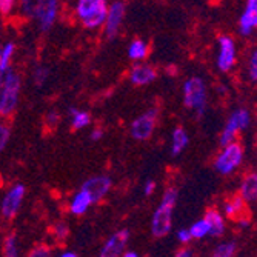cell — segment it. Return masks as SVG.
Wrapping results in <instances>:
<instances>
[{
	"instance_id": "obj_23",
	"label": "cell",
	"mask_w": 257,
	"mask_h": 257,
	"mask_svg": "<svg viewBox=\"0 0 257 257\" xmlns=\"http://www.w3.org/2000/svg\"><path fill=\"white\" fill-rule=\"evenodd\" d=\"M16 53V45L8 42L2 45V51H0V73H5L8 68H11V60Z\"/></svg>"
},
{
	"instance_id": "obj_18",
	"label": "cell",
	"mask_w": 257,
	"mask_h": 257,
	"mask_svg": "<svg viewBox=\"0 0 257 257\" xmlns=\"http://www.w3.org/2000/svg\"><path fill=\"white\" fill-rule=\"evenodd\" d=\"M240 197L245 203H254L257 199V176L254 173L248 174L240 183Z\"/></svg>"
},
{
	"instance_id": "obj_32",
	"label": "cell",
	"mask_w": 257,
	"mask_h": 257,
	"mask_svg": "<svg viewBox=\"0 0 257 257\" xmlns=\"http://www.w3.org/2000/svg\"><path fill=\"white\" fill-rule=\"evenodd\" d=\"M60 122V115L57 111H50L45 117V125L48 128H56Z\"/></svg>"
},
{
	"instance_id": "obj_14",
	"label": "cell",
	"mask_w": 257,
	"mask_h": 257,
	"mask_svg": "<svg viewBox=\"0 0 257 257\" xmlns=\"http://www.w3.org/2000/svg\"><path fill=\"white\" fill-rule=\"evenodd\" d=\"M257 27V0H246L245 10L239 19V33L242 36H251Z\"/></svg>"
},
{
	"instance_id": "obj_19",
	"label": "cell",
	"mask_w": 257,
	"mask_h": 257,
	"mask_svg": "<svg viewBox=\"0 0 257 257\" xmlns=\"http://www.w3.org/2000/svg\"><path fill=\"white\" fill-rule=\"evenodd\" d=\"M245 200L240 196H234L225 202L223 205V213L226 217L237 220L239 217H242V214L245 213Z\"/></svg>"
},
{
	"instance_id": "obj_20",
	"label": "cell",
	"mask_w": 257,
	"mask_h": 257,
	"mask_svg": "<svg viewBox=\"0 0 257 257\" xmlns=\"http://www.w3.org/2000/svg\"><path fill=\"white\" fill-rule=\"evenodd\" d=\"M148 54H150V46L142 39L133 40L128 46V57L133 62H142L148 57Z\"/></svg>"
},
{
	"instance_id": "obj_6",
	"label": "cell",
	"mask_w": 257,
	"mask_h": 257,
	"mask_svg": "<svg viewBox=\"0 0 257 257\" xmlns=\"http://www.w3.org/2000/svg\"><path fill=\"white\" fill-rule=\"evenodd\" d=\"M251 125V112L246 108H239L229 115V119L226 120V125L222 131L220 136V145H226L234 142L236 137L239 136L240 131H245Z\"/></svg>"
},
{
	"instance_id": "obj_9",
	"label": "cell",
	"mask_w": 257,
	"mask_h": 257,
	"mask_svg": "<svg viewBox=\"0 0 257 257\" xmlns=\"http://www.w3.org/2000/svg\"><path fill=\"white\" fill-rule=\"evenodd\" d=\"M157 123V109H148L144 114H140L137 119L131 123V136L136 140H148Z\"/></svg>"
},
{
	"instance_id": "obj_16",
	"label": "cell",
	"mask_w": 257,
	"mask_h": 257,
	"mask_svg": "<svg viewBox=\"0 0 257 257\" xmlns=\"http://www.w3.org/2000/svg\"><path fill=\"white\" fill-rule=\"evenodd\" d=\"M203 219L206 220L208 228H209V234H211L213 237H220V236H223V232H225L226 226H225L223 216L217 211V209H208Z\"/></svg>"
},
{
	"instance_id": "obj_41",
	"label": "cell",
	"mask_w": 257,
	"mask_h": 257,
	"mask_svg": "<svg viewBox=\"0 0 257 257\" xmlns=\"http://www.w3.org/2000/svg\"><path fill=\"white\" fill-rule=\"evenodd\" d=\"M0 51H2V45H0Z\"/></svg>"
},
{
	"instance_id": "obj_21",
	"label": "cell",
	"mask_w": 257,
	"mask_h": 257,
	"mask_svg": "<svg viewBox=\"0 0 257 257\" xmlns=\"http://www.w3.org/2000/svg\"><path fill=\"white\" fill-rule=\"evenodd\" d=\"M190 144V137H188V133H186L183 128H176L173 131V136H171V154L173 156H179L183 153V150L188 147Z\"/></svg>"
},
{
	"instance_id": "obj_30",
	"label": "cell",
	"mask_w": 257,
	"mask_h": 257,
	"mask_svg": "<svg viewBox=\"0 0 257 257\" xmlns=\"http://www.w3.org/2000/svg\"><path fill=\"white\" fill-rule=\"evenodd\" d=\"M68 225L65 222H57L53 228V232H54V236L57 240H65L66 236H68Z\"/></svg>"
},
{
	"instance_id": "obj_25",
	"label": "cell",
	"mask_w": 257,
	"mask_h": 257,
	"mask_svg": "<svg viewBox=\"0 0 257 257\" xmlns=\"http://www.w3.org/2000/svg\"><path fill=\"white\" fill-rule=\"evenodd\" d=\"M50 77V69L45 65H37L33 71V82L37 88H42Z\"/></svg>"
},
{
	"instance_id": "obj_10",
	"label": "cell",
	"mask_w": 257,
	"mask_h": 257,
	"mask_svg": "<svg viewBox=\"0 0 257 257\" xmlns=\"http://www.w3.org/2000/svg\"><path fill=\"white\" fill-rule=\"evenodd\" d=\"M23 197H25V186L22 183L14 185L13 188L5 194L2 203H0V209H2V216L5 219H13L22 206Z\"/></svg>"
},
{
	"instance_id": "obj_33",
	"label": "cell",
	"mask_w": 257,
	"mask_h": 257,
	"mask_svg": "<svg viewBox=\"0 0 257 257\" xmlns=\"http://www.w3.org/2000/svg\"><path fill=\"white\" fill-rule=\"evenodd\" d=\"M17 5V0H0V14L8 16Z\"/></svg>"
},
{
	"instance_id": "obj_28",
	"label": "cell",
	"mask_w": 257,
	"mask_h": 257,
	"mask_svg": "<svg viewBox=\"0 0 257 257\" xmlns=\"http://www.w3.org/2000/svg\"><path fill=\"white\" fill-rule=\"evenodd\" d=\"M4 257H19V243L17 236L10 234L4 243Z\"/></svg>"
},
{
	"instance_id": "obj_26",
	"label": "cell",
	"mask_w": 257,
	"mask_h": 257,
	"mask_svg": "<svg viewBox=\"0 0 257 257\" xmlns=\"http://www.w3.org/2000/svg\"><path fill=\"white\" fill-rule=\"evenodd\" d=\"M190 234L193 239H203L209 234V228H208V223L205 219H200L197 222H194L191 226H190Z\"/></svg>"
},
{
	"instance_id": "obj_8",
	"label": "cell",
	"mask_w": 257,
	"mask_h": 257,
	"mask_svg": "<svg viewBox=\"0 0 257 257\" xmlns=\"http://www.w3.org/2000/svg\"><path fill=\"white\" fill-rule=\"evenodd\" d=\"M237 60V45L231 36H222L219 39L217 50V68L222 73L231 71Z\"/></svg>"
},
{
	"instance_id": "obj_2",
	"label": "cell",
	"mask_w": 257,
	"mask_h": 257,
	"mask_svg": "<svg viewBox=\"0 0 257 257\" xmlns=\"http://www.w3.org/2000/svg\"><path fill=\"white\" fill-rule=\"evenodd\" d=\"M108 5V0H77L76 16L85 28L97 30L103 27Z\"/></svg>"
},
{
	"instance_id": "obj_37",
	"label": "cell",
	"mask_w": 257,
	"mask_h": 257,
	"mask_svg": "<svg viewBox=\"0 0 257 257\" xmlns=\"http://www.w3.org/2000/svg\"><path fill=\"white\" fill-rule=\"evenodd\" d=\"M103 137V130L102 128H94L91 131V139L94 140V142H97V140H100Z\"/></svg>"
},
{
	"instance_id": "obj_11",
	"label": "cell",
	"mask_w": 257,
	"mask_h": 257,
	"mask_svg": "<svg viewBox=\"0 0 257 257\" xmlns=\"http://www.w3.org/2000/svg\"><path fill=\"white\" fill-rule=\"evenodd\" d=\"M57 16H59V0H42L34 19L39 22V27L43 31H48L54 27Z\"/></svg>"
},
{
	"instance_id": "obj_24",
	"label": "cell",
	"mask_w": 257,
	"mask_h": 257,
	"mask_svg": "<svg viewBox=\"0 0 257 257\" xmlns=\"http://www.w3.org/2000/svg\"><path fill=\"white\" fill-rule=\"evenodd\" d=\"M17 2L20 5V11L23 16L27 19H34L42 0H17Z\"/></svg>"
},
{
	"instance_id": "obj_22",
	"label": "cell",
	"mask_w": 257,
	"mask_h": 257,
	"mask_svg": "<svg viewBox=\"0 0 257 257\" xmlns=\"http://www.w3.org/2000/svg\"><path fill=\"white\" fill-rule=\"evenodd\" d=\"M69 115H71V126L74 130H83L91 125V114L88 111L69 108Z\"/></svg>"
},
{
	"instance_id": "obj_35",
	"label": "cell",
	"mask_w": 257,
	"mask_h": 257,
	"mask_svg": "<svg viewBox=\"0 0 257 257\" xmlns=\"http://www.w3.org/2000/svg\"><path fill=\"white\" fill-rule=\"evenodd\" d=\"M177 239H179V242H180V243H183V245L190 243V242L193 240V237H191V234H190V231L186 229V228H183V229H179V231H177Z\"/></svg>"
},
{
	"instance_id": "obj_15",
	"label": "cell",
	"mask_w": 257,
	"mask_h": 257,
	"mask_svg": "<svg viewBox=\"0 0 257 257\" xmlns=\"http://www.w3.org/2000/svg\"><path fill=\"white\" fill-rule=\"evenodd\" d=\"M156 69L145 63H136L130 71V80L136 86H145L156 80Z\"/></svg>"
},
{
	"instance_id": "obj_39",
	"label": "cell",
	"mask_w": 257,
	"mask_h": 257,
	"mask_svg": "<svg viewBox=\"0 0 257 257\" xmlns=\"http://www.w3.org/2000/svg\"><path fill=\"white\" fill-rule=\"evenodd\" d=\"M120 257H140L137 252H134V251H126V252H123Z\"/></svg>"
},
{
	"instance_id": "obj_40",
	"label": "cell",
	"mask_w": 257,
	"mask_h": 257,
	"mask_svg": "<svg viewBox=\"0 0 257 257\" xmlns=\"http://www.w3.org/2000/svg\"><path fill=\"white\" fill-rule=\"evenodd\" d=\"M60 257H77V254L73 252V251H65V252L60 254Z\"/></svg>"
},
{
	"instance_id": "obj_4",
	"label": "cell",
	"mask_w": 257,
	"mask_h": 257,
	"mask_svg": "<svg viewBox=\"0 0 257 257\" xmlns=\"http://www.w3.org/2000/svg\"><path fill=\"white\" fill-rule=\"evenodd\" d=\"M183 103L186 108L203 114L206 108V85L202 77L193 76L183 83Z\"/></svg>"
},
{
	"instance_id": "obj_34",
	"label": "cell",
	"mask_w": 257,
	"mask_h": 257,
	"mask_svg": "<svg viewBox=\"0 0 257 257\" xmlns=\"http://www.w3.org/2000/svg\"><path fill=\"white\" fill-rule=\"evenodd\" d=\"M28 257H51V249L46 245H39L28 254Z\"/></svg>"
},
{
	"instance_id": "obj_3",
	"label": "cell",
	"mask_w": 257,
	"mask_h": 257,
	"mask_svg": "<svg viewBox=\"0 0 257 257\" xmlns=\"http://www.w3.org/2000/svg\"><path fill=\"white\" fill-rule=\"evenodd\" d=\"M22 80L14 69L8 68L4 73V86H2V105H0V117L11 115L19 103Z\"/></svg>"
},
{
	"instance_id": "obj_31",
	"label": "cell",
	"mask_w": 257,
	"mask_h": 257,
	"mask_svg": "<svg viewBox=\"0 0 257 257\" xmlns=\"http://www.w3.org/2000/svg\"><path fill=\"white\" fill-rule=\"evenodd\" d=\"M248 74H249L251 80L255 82V79H257V53L255 51L251 53V59L248 63Z\"/></svg>"
},
{
	"instance_id": "obj_27",
	"label": "cell",
	"mask_w": 257,
	"mask_h": 257,
	"mask_svg": "<svg viewBox=\"0 0 257 257\" xmlns=\"http://www.w3.org/2000/svg\"><path fill=\"white\" fill-rule=\"evenodd\" d=\"M237 245L236 242H223L217 245V248L213 252V257H232L236 254Z\"/></svg>"
},
{
	"instance_id": "obj_36",
	"label": "cell",
	"mask_w": 257,
	"mask_h": 257,
	"mask_svg": "<svg viewBox=\"0 0 257 257\" xmlns=\"http://www.w3.org/2000/svg\"><path fill=\"white\" fill-rule=\"evenodd\" d=\"M156 190V182L154 180H147L145 186H144V194L145 196H151Z\"/></svg>"
},
{
	"instance_id": "obj_38",
	"label": "cell",
	"mask_w": 257,
	"mask_h": 257,
	"mask_svg": "<svg viewBox=\"0 0 257 257\" xmlns=\"http://www.w3.org/2000/svg\"><path fill=\"white\" fill-rule=\"evenodd\" d=\"M176 257H193V249L191 248H182L176 252Z\"/></svg>"
},
{
	"instance_id": "obj_7",
	"label": "cell",
	"mask_w": 257,
	"mask_h": 257,
	"mask_svg": "<svg viewBox=\"0 0 257 257\" xmlns=\"http://www.w3.org/2000/svg\"><path fill=\"white\" fill-rule=\"evenodd\" d=\"M125 14H126V5L123 0H114L111 5H108V13L103 22L105 36L108 39H114L119 34Z\"/></svg>"
},
{
	"instance_id": "obj_13",
	"label": "cell",
	"mask_w": 257,
	"mask_h": 257,
	"mask_svg": "<svg viewBox=\"0 0 257 257\" xmlns=\"http://www.w3.org/2000/svg\"><path fill=\"white\" fill-rule=\"evenodd\" d=\"M130 240V231L128 229H120L105 242L103 248L100 249L99 257H120L128 245Z\"/></svg>"
},
{
	"instance_id": "obj_1",
	"label": "cell",
	"mask_w": 257,
	"mask_h": 257,
	"mask_svg": "<svg viewBox=\"0 0 257 257\" xmlns=\"http://www.w3.org/2000/svg\"><path fill=\"white\" fill-rule=\"evenodd\" d=\"M177 191L174 188H170L165 191L162 197V202L156 208L151 220V232L156 237L167 236L173 228V211L177 203Z\"/></svg>"
},
{
	"instance_id": "obj_17",
	"label": "cell",
	"mask_w": 257,
	"mask_h": 257,
	"mask_svg": "<svg viewBox=\"0 0 257 257\" xmlns=\"http://www.w3.org/2000/svg\"><path fill=\"white\" fill-rule=\"evenodd\" d=\"M92 205V200L89 197V194L80 188V191H77L71 202H69V213L74 214V216H82L88 211V208Z\"/></svg>"
},
{
	"instance_id": "obj_12",
	"label": "cell",
	"mask_w": 257,
	"mask_h": 257,
	"mask_svg": "<svg viewBox=\"0 0 257 257\" xmlns=\"http://www.w3.org/2000/svg\"><path fill=\"white\" fill-rule=\"evenodd\" d=\"M82 190H85L92 203H97L100 202L111 190V179L108 176H94V177H89L86 182H83L82 185Z\"/></svg>"
},
{
	"instance_id": "obj_29",
	"label": "cell",
	"mask_w": 257,
	"mask_h": 257,
	"mask_svg": "<svg viewBox=\"0 0 257 257\" xmlns=\"http://www.w3.org/2000/svg\"><path fill=\"white\" fill-rule=\"evenodd\" d=\"M10 137H11V130L8 125L5 123H0V151H4L10 142Z\"/></svg>"
},
{
	"instance_id": "obj_5",
	"label": "cell",
	"mask_w": 257,
	"mask_h": 257,
	"mask_svg": "<svg viewBox=\"0 0 257 257\" xmlns=\"http://www.w3.org/2000/svg\"><path fill=\"white\" fill-rule=\"evenodd\" d=\"M243 154V147L239 142H236V140L231 144H226L222 147L220 153L214 160V168L223 176L234 173L242 165Z\"/></svg>"
}]
</instances>
